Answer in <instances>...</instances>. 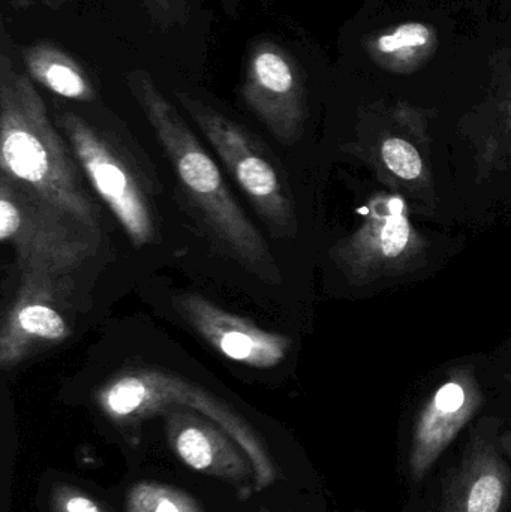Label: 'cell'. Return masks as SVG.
<instances>
[{
    "label": "cell",
    "mask_w": 511,
    "mask_h": 512,
    "mask_svg": "<svg viewBox=\"0 0 511 512\" xmlns=\"http://www.w3.org/2000/svg\"><path fill=\"white\" fill-rule=\"evenodd\" d=\"M78 162L51 123L32 80L0 57V168L18 188L99 233L101 216L78 174Z\"/></svg>",
    "instance_id": "cell-1"
},
{
    "label": "cell",
    "mask_w": 511,
    "mask_h": 512,
    "mask_svg": "<svg viewBox=\"0 0 511 512\" xmlns=\"http://www.w3.org/2000/svg\"><path fill=\"white\" fill-rule=\"evenodd\" d=\"M128 86L167 153L183 192L216 242L264 282H281V271L266 240L240 209L221 171L176 107L146 72L129 74Z\"/></svg>",
    "instance_id": "cell-2"
},
{
    "label": "cell",
    "mask_w": 511,
    "mask_h": 512,
    "mask_svg": "<svg viewBox=\"0 0 511 512\" xmlns=\"http://www.w3.org/2000/svg\"><path fill=\"white\" fill-rule=\"evenodd\" d=\"M96 405L114 423L132 426L171 406H185L206 415L236 441L251 460L255 489L278 480L276 466L254 427L228 403L194 382L158 369H132L102 385Z\"/></svg>",
    "instance_id": "cell-3"
},
{
    "label": "cell",
    "mask_w": 511,
    "mask_h": 512,
    "mask_svg": "<svg viewBox=\"0 0 511 512\" xmlns=\"http://www.w3.org/2000/svg\"><path fill=\"white\" fill-rule=\"evenodd\" d=\"M176 98L218 153L272 236L293 239L297 234L293 194L263 141L188 93H176Z\"/></svg>",
    "instance_id": "cell-4"
},
{
    "label": "cell",
    "mask_w": 511,
    "mask_h": 512,
    "mask_svg": "<svg viewBox=\"0 0 511 512\" xmlns=\"http://www.w3.org/2000/svg\"><path fill=\"white\" fill-rule=\"evenodd\" d=\"M0 239L17 256L18 270L68 276L96 251L98 233L18 188L0 174Z\"/></svg>",
    "instance_id": "cell-5"
},
{
    "label": "cell",
    "mask_w": 511,
    "mask_h": 512,
    "mask_svg": "<svg viewBox=\"0 0 511 512\" xmlns=\"http://www.w3.org/2000/svg\"><path fill=\"white\" fill-rule=\"evenodd\" d=\"M59 126L75 161L129 240L137 248L152 243L156 234L152 209L125 159L98 129L77 114H62Z\"/></svg>",
    "instance_id": "cell-6"
},
{
    "label": "cell",
    "mask_w": 511,
    "mask_h": 512,
    "mask_svg": "<svg viewBox=\"0 0 511 512\" xmlns=\"http://www.w3.org/2000/svg\"><path fill=\"white\" fill-rule=\"evenodd\" d=\"M425 251V240L408 221L404 201L378 195L356 233L335 246L333 261L356 285L402 273Z\"/></svg>",
    "instance_id": "cell-7"
},
{
    "label": "cell",
    "mask_w": 511,
    "mask_h": 512,
    "mask_svg": "<svg viewBox=\"0 0 511 512\" xmlns=\"http://www.w3.org/2000/svg\"><path fill=\"white\" fill-rule=\"evenodd\" d=\"M242 98L282 146L299 140L306 120L305 83L296 60L281 45L260 41L252 47Z\"/></svg>",
    "instance_id": "cell-8"
},
{
    "label": "cell",
    "mask_w": 511,
    "mask_h": 512,
    "mask_svg": "<svg viewBox=\"0 0 511 512\" xmlns=\"http://www.w3.org/2000/svg\"><path fill=\"white\" fill-rule=\"evenodd\" d=\"M68 291V277L50 273L21 274L17 295L0 327V366L17 367L33 352L56 345L71 334L60 300Z\"/></svg>",
    "instance_id": "cell-9"
},
{
    "label": "cell",
    "mask_w": 511,
    "mask_h": 512,
    "mask_svg": "<svg viewBox=\"0 0 511 512\" xmlns=\"http://www.w3.org/2000/svg\"><path fill=\"white\" fill-rule=\"evenodd\" d=\"M173 303L195 333L228 360L255 369H272L290 352V337L263 330L201 295H177Z\"/></svg>",
    "instance_id": "cell-10"
},
{
    "label": "cell",
    "mask_w": 511,
    "mask_h": 512,
    "mask_svg": "<svg viewBox=\"0 0 511 512\" xmlns=\"http://www.w3.org/2000/svg\"><path fill=\"white\" fill-rule=\"evenodd\" d=\"M162 415L168 445L188 468L251 492L254 466L218 424L185 406H171Z\"/></svg>",
    "instance_id": "cell-11"
},
{
    "label": "cell",
    "mask_w": 511,
    "mask_h": 512,
    "mask_svg": "<svg viewBox=\"0 0 511 512\" xmlns=\"http://www.w3.org/2000/svg\"><path fill=\"white\" fill-rule=\"evenodd\" d=\"M482 393L476 378L459 372L435 390L417 415L411 436L408 469L411 480L422 481L479 411Z\"/></svg>",
    "instance_id": "cell-12"
},
{
    "label": "cell",
    "mask_w": 511,
    "mask_h": 512,
    "mask_svg": "<svg viewBox=\"0 0 511 512\" xmlns=\"http://www.w3.org/2000/svg\"><path fill=\"white\" fill-rule=\"evenodd\" d=\"M510 486L509 468L497 448L476 439L444 490L441 512H503Z\"/></svg>",
    "instance_id": "cell-13"
},
{
    "label": "cell",
    "mask_w": 511,
    "mask_h": 512,
    "mask_svg": "<svg viewBox=\"0 0 511 512\" xmlns=\"http://www.w3.org/2000/svg\"><path fill=\"white\" fill-rule=\"evenodd\" d=\"M27 72L36 83L62 98L92 102L96 89L86 69L51 42H36L23 50Z\"/></svg>",
    "instance_id": "cell-14"
},
{
    "label": "cell",
    "mask_w": 511,
    "mask_h": 512,
    "mask_svg": "<svg viewBox=\"0 0 511 512\" xmlns=\"http://www.w3.org/2000/svg\"><path fill=\"white\" fill-rule=\"evenodd\" d=\"M437 48V35L428 24L402 23L372 39L369 50L390 71L405 72L422 65Z\"/></svg>",
    "instance_id": "cell-15"
},
{
    "label": "cell",
    "mask_w": 511,
    "mask_h": 512,
    "mask_svg": "<svg viewBox=\"0 0 511 512\" xmlns=\"http://www.w3.org/2000/svg\"><path fill=\"white\" fill-rule=\"evenodd\" d=\"M126 512H203L188 493L159 483H140L129 490Z\"/></svg>",
    "instance_id": "cell-16"
},
{
    "label": "cell",
    "mask_w": 511,
    "mask_h": 512,
    "mask_svg": "<svg viewBox=\"0 0 511 512\" xmlns=\"http://www.w3.org/2000/svg\"><path fill=\"white\" fill-rule=\"evenodd\" d=\"M381 159L387 170L405 182H416L425 173L419 150L398 137H390L381 144Z\"/></svg>",
    "instance_id": "cell-17"
},
{
    "label": "cell",
    "mask_w": 511,
    "mask_h": 512,
    "mask_svg": "<svg viewBox=\"0 0 511 512\" xmlns=\"http://www.w3.org/2000/svg\"><path fill=\"white\" fill-rule=\"evenodd\" d=\"M53 512H105L86 492L74 486H57L51 495Z\"/></svg>",
    "instance_id": "cell-18"
},
{
    "label": "cell",
    "mask_w": 511,
    "mask_h": 512,
    "mask_svg": "<svg viewBox=\"0 0 511 512\" xmlns=\"http://www.w3.org/2000/svg\"><path fill=\"white\" fill-rule=\"evenodd\" d=\"M501 448H503L504 453L507 454V457L511 460V433H506L501 438Z\"/></svg>",
    "instance_id": "cell-19"
},
{
    "label": "cell",
    "mask_w": 511,
    "mask_h": 512,
    "mask_svg": "<svg viewBox=\"0 0 511 512\" xmlns=\"http://www.w3.org/2000/svg\"><path fill=\"white\" fill-rule=\"evenodd\" d=\"M15 5L20 6V8H27V6L32 5L35 0H11Z\"/></svg>",
    "instance_id": "cell-20"
},
{
    "label": "cell",
    "mask_w": 511,
    "mask_h": 512,
    "mask_svg": "<svg viewBox=\"0 0 511 512\" xmlns=\"http://www.w3.org/2000/svg\"><path fill=\"white\" fill-rule=\"evenodd\" d=\"M510 117H511V104H510Z\"/></svg>",
    "instance_id": "cell-21"
}]
</instances>
